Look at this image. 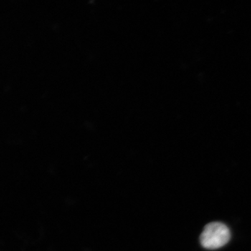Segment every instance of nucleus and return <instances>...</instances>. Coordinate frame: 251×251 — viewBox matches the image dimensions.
I'll list each match as a JSON object with an SVG mask.
<instances>
[{
    "label": "nucleus",
    "mask_w": 251,
    "mask_h": 251,
    "mask_svg": "<svg viewBox=\"0 0 251 251\" xmlns=\"http://www.w3.org/2000/svg\"><path fill=\"white\" fill-rule=\"evenodd\" d=\"M230 237V231L226 225L212 222L204 227L200 237V242L204 249L216 250L226 246Z\"/></svg>",
    "instance_id": "1"
}]
</instances>
